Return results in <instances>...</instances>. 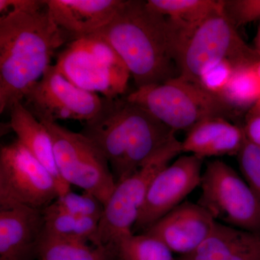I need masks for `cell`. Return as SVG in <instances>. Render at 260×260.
<instances>
[{
	"mask_svg": "<svg viewBox=\"0 0 260 260\" xmlns=\"http://www.w3.org/2000/svg\"><path fill=\"white\" fill-rule=\"evenodd\" d=\"M94 34L120 56L137 88L178 76L169 47L167 18L147 1L123 0L112 20Z\"/></svg>",
	"mask_w": 260,
	"mask_h": 260,
	"instance_id": "3957f363",
	"label": "cell"
},
{
	"mask_svg": "<svg viewBox=\"0 0 260 260\" xmlns=\"http://www.w3.org/2000/svg\"><path fill=\"white\" fill-rule=\"evenodd\" d=\"M80 133L102 150L116 184L176 138V132L126 97L108 99L100 115L84 124Z\"/></svg>",
	"mask_w": 260,
	"mask_h": 260,
	"instance_id": "7a4b0ae2",
	"label": "cell"
},
{
	"mask_svg": "<svg viewBox=\"0 0 260 260\" xmlns=\"http://www.w3.org/2000/svg\"><path fill=\"white\" fill-rule=\"evenodd\" d=\"M108 99L77 86L51 65L22 102L39 121L75 120L85 124L100 115Z\"/></svg>",
	"mask_w": 260,
	"mask_h": 260,
	"instance_id": "8fae6325",
	"label": "cell"
},
{
	"mask_svg": "<svg viewBox=\"0 0 260 260\" xmlns=\"http://www.w3.org/2000/svg\"><path fill=\"white\" fill-rule=\"evenodd\" d=\"M107 247L115 260H177L160 239L145 233L121 234Z\"/></svg>",
	"mask_w": 260,
	"mask_h": 260,
	"instance_id": "d6986e66",
	"label": "cell"
},
{
	"mask_svg": "<svg viewBox=\"0 0 260 260\" xmlns=\"http://www.w3.org/2000/svg\"><path fill=\"white\" fill-rule=\"evenodd\" d=\"M169 47L178 76L198 84L205 70L220 61L237 68L260 59L246 44L223 9L192 25H176L167 20Z\"/></svg>",
	"mask_w": 260,
	"mask_h": 260,
	"instance_id": "277c9868",
	"label": "cell"
},
{
	"mask_svg": "<svg viewBox=\"0 0 260 260\" xmlns=\"http://www.w3.org/2000/svg\"><path fill=\"white\" fill-rule=\"evenodd\" d=\"M254 46H255L254 49H255L257 54L260 56V24L257 32H256L255 39H254Z\"/></svg>",
	"mask_w": 260,
	"mask_h": 260,
	"instance_id": "4dcf8cb0",
	"label": "cell"
},
{
	"mask_svg": "<svg viewBox=\"0 0 260 260\" xmlns=\"http://www.w3.org/2000/svg\"><path fill=\"white\" fill-rule=\"evenodd\" d=\"M254 69L256 76H257L258 79H259L260 82V59L254 64Z\"/></svg>",
	"mask_w": 260,
	"mask_h": 260,
	"instance_id": "1f68e13d",
	"label": "cell"
},
{
	"mask_svg": "<svg viewBox=\"0 0 260 260\" xmlns=\"http://www.w3.org/2000/svg\"><path fill=\"white\" fill-rule=\"evenodd\" d=\"M243 127L246 139L260 148V116L246 119Z\"/></svg>",
	"mask_w": 260,
	"mask_h": 260,
	"instance_id": "f1b7e54d",
	"label": "cell"
},
{
	"mask_svg": "<svg viewBox=\"0 0 260 260\" xmlns=\"http://www.w3.org/2000/svg\"><path fill=\"white\" fill-rule=\"evenodd\" d=\"M44 229L42 237L55 239H73L77 218L62 211L51 203L43 209Z\"/></svg>",
	"mask_w": 260,
	"mask_h": 260,
	"instance_id": "cb8c5ba5",
	"label": "cell"
},
{
	"mask_svg": "<svg viewBox=\"0 0 260 260\" xmlns=\"http://www.w3.org/2000/svg\"><path fill=\"white\" fill-rule=\"evenodd\" d=\"M237 156L242 177L260 204V148L246 139Z\"/></svg>",
	"mask_w": 260,
	"mask_h": 260,
	"instance_id": "d4e9b609",
	"label": "cell"
},
{
	"mask_svg": "<svg viewBox=\"0 0 260 260\" xmlns=\"http://www.w3.org/2000/svg\"><path fill=\"white\" fill-rule=\"evenodd\" d=\"M44 223L43 210L27 206L0 209V260H20L36 250Z\"/></svg>",
	"mask_w": 260,
	"mask_h": 260,
	"instance_id": "9a60e30c",
	"label": "cell"
},
{
	"mask_svg": "<svg viewBox=\"0 0 260 260\" xmlns=\"http://www.w3.org/2000/svg\"><path fill=\"white\" fill-rule=\"evenodd\" d=\"M245 140L244 127L225 118H212L186 132L185 138L181 141V153L203 159L237 155Z\"/></svg>",
	"mask_w": 260,
	"mask_h": 260,
	"instance_id": "2e32d148",
	"label": "cell"
},
{
	"mask_svg": "<svg viewBox=\"0 0 260 260\" xmlns=\"http://www.w3.org/2000/svg\"><path fill=\"white\" fill-rule=\"evenodd\" d=\"M180 153L181 142L176 138L143 167L116 184L104 205L95 246L107 247L116 237L133 232L153 179Z\"/></svg>",
	"mask_w": 260,
	"mask_h": 260,
	"instance_id": "9c48e42d",
	"label": "cell"
},
{
	"mask_svg": "<svg viewBox=\"0 0 260 260\" xmlns=\"http://www.w3.org/2000/svg\"><path fill=\"white\" fill-rule=\"evenodd\" d=\"M198 203L218 223L260 232V204L242 176L226 162L207 164Z\"/></svg>",
	"mask_w": 260,
	"mask_h": 260,
	"instance_id": "ba28073f",
	"label": "cell"
},
{
	"mask_svg": "<svg viewBox=\"0 0 260 260\" xmlns=\"http://www.w3.org/2000/svg\"><path fill=\"white\" fill-rule=\"evenodd\" d=\"M215 223L212 215L201 205L185 201L143 233L158 238L173 253L183 256L203 244Z\"/></svg>",
	"mask_w": 260,
	"mask_h": 260,
	"instance_id": "4fadbf2b",
	"label": "cell"
},
{
	"mask_svg": "<svg viewBox=\"0 0 260 260\" xmlns=\"http://www.w3.org/2000/svg\"><path fill=\"white\" fill-rule=\"evenodd\" d=\"M36 251L41 260H115L106 246L91 247L73 239H55L41 236Z\"/></svg>",
	"mask_w": 260,
	"mask_h": 260,
	"instance_id": "ffe728a7",
	"label": "cell"
},
{
	"mask_svg": "<svg viewBox=\"0 0 260 260\" xmlns=\"http://www.w3.org/2000/svg\"><path fill=\"white\" fill-rule=\"evenodd\" d=\"M46 8V0H0V18L13 13L40 11Z\"/></svg>",
	"mask_w": 260,
	"mask_h": 260,
	"instance_id": "83f0119b",
	"label": "cell"
},
{
	"mask_svg": "<svg viewBox=\"0 0 260 260\" xmlns=\"http://www.w3.org/2000/svg\"><path fill=\"white\" fill-rule=\"evenodd\" d=\"M8 111L9 126L17 135V140L50 172L57 182L60 195L71 190L58 172L52 139L46 126L31 114L23 102L15 103Z\"/></svg>",
	"mask_w": 260,
	"mask_h": 260,
	"instance_id": "ac0fdd59",
	"label": "cell"
},
{
	"mask_svg": "<svg viewBox=\"0 0 260 260\" xmlns=\"http://www.w3.org/2000/svg\"><path fill=\"white\" fill-rule=\"evenodd\" d=\"M130 102L149 111L174 132H188L212 118L234 119L237 109L198 84L177 76L164 83L136 88L126 95Z\"/></svg>",
	"mask_w": 260,
	"mask_h": 260,
	"instance_id": "5b68a950",
	"label": "cell"
},
{
	"mask_svg": "<svg viewBox=\"0 0 260 260\" xmlns=\"http://www.w3.org/2000/svg\"><path fill=\"white\" fill-rule=\"evenodd\" d=\"M224 12L237 28L260 20V0H224Z\"/></svg>",
	"mask_w": 260,
	"mask_h": 260,
	"instance_id": "4316f807",
	"label": "cell"
},
{
	"mask_svg": "<svg viewBox=\"0 0 260 260\" xmlns=\"http://www.w3.org/2000/svg\"><path fill=\"white\" fill-rule=\"evenodd\" d=\"M178 260H260V232L216 222L203 244Z\"/></svg>",
	"mask_w": 260,
	"mask_h": 260,
	"instance_id": "e0dca14e",
	"label": "cell"
},
{
	"mask_svg": "<svg viewBox=\"0 0 260 260\" xmlns=\"http://www.w3.org/2000/svg\"><path fill=\"white\" fill-rule=\"evenodd\" d=\"M237 68V67L230 61H220L205 70L200 76L198 85L206 91L220 97Z\"/></svg>",
	"mask_w": 260,
	"mask_h": 260,
	"instance_id": "484cf974",
	"label": "cell"
},
{
	"mask_svg": "<svg viewBox=\"0 0 260 260\" xmlns=\"http://www.w3.org/2000/svg\"><path fill=\"white\" fill-rule=\"evenodd\" d=\"M203 160L186 154L162 169L150 184L133 232H145L200 186Z\"/></svg>",
	"mask_w": 260,
	"mask_h": 260,
	"instance_id": "7c38bea8",
	"label": "cell"
},
{
	"mask_svg": "<svg viewBox=\"0 0 260 260\" xmlns=\"http://www.w3.org/2000/svg\"><path fill=\"white\" fill-rule=\"evenodd\" d=\"M149 6L171 23L192 25L223 9L224 0H148Z\"/></svg>",
	"mask_w": 260,
	"mask_h": 260,
	"instance_id": "44dd1931",
	"label": "cell"
},
{
	"mask_svg": "<svg viewBox=\"0 0 260 260\" xmlns=\"http://www.w3.org/2000/svg\"><path fill=\"white\" fill-rule=\"evenodd\" d=\"M60 195L50 172L18 140L0 149V209L43 210Z\"/></svg>",
	"mask_w": 260,
	"mask_h": 260,
	"instance_id": "30bf717a",
	"label": "cell"
},
{
	"mask_svg": "<svg viewBox=\"0 0 260 260\" xmlns=\"http://www.w3.org/2000/svg\"><path fill=\"white\" fill-rule=\"evenodd\" d=\"M52 204L75 218L94 216L102 218L104 206L93 195L85 192L78 194L71 190L58 197Z\"/></svg>",
	"mask_w": 260,
	"mask_h": 260,
	"instance_id": "603a6c76",
	"label": "cell"
},
{
	"mask_svg": "<svg viewBox=\"0 0 260 260\" xmlns=\"http://www.w3.org/2000/svg\"><path fill=\"white\" fill-rule=\"evenodd\" d=\"M254 64L237 68L220 95L223 101L238 111L249 110L260 99V82L254 71Z\"/></svg>",
	"mask_w": 260,
	"mask_h": 260,
	"instance_id": "7402d4cb",
	"label": "cell"
},
{
	"mask_svg": "<svg viewBox=\"0 0 260 260\" xmlns=\"http://www.w3.org/2000/svg\"><path fill=\"white\" fill-rule=\"evenodd\" d=\"M54 145L56 167L61 179L93 195L107 204L115 189V179L107 159L91 140L58 122L42 121Z\"/></svg>",
	"mask_w": 260,
	"mask_h": 260,
	"instance_id": "52a82bcc",
	"label": "cell"
},
{
	"mask_svg": "<svg viewBox=\"0 0 260 260\" xmlns=\"http://www.w3.org/2000/svg\"><path fill=\"white\" fill-rule=\"evenodd\" d=\"M55 66L77 86L109 99L125 93L131 76L116 51L95 34L71 41Z\"/></svg>",
	"mask_w": 260,
	"mask_h": 260,
	"instance_id": "8992f818",
	"label": "cell"
},
{
	"mask_svg": "<svg viewBox=\"0 0 260 260\" xmlns=\"http://www.w3.org/2000/svg\"><path fill=\"white\" fill-rule=\"evenodd\" d=\"M68 38L47 8L0 18V114L23 102Z\"/></svg>",
	"mask_w": 260,
	"mask_h": 260,
	"instance_id": "6da1fadb",
	"label": "cell"
},
{
	"mask_svg": "<svg viewBox=\"0 0 260 260\" xmlns=\"http://www.w3.org/2000/svg\"><path fill=\"white\" fill-rule=\"evenodd\" d=\"M122 3L123 0H46L53 21L72 41L104 28Z\"/></svg>",
	"mask_w": 260,
	"mask_h": 260,
	"instance_id": "5bb4252c",
	"label": "cell"
},
{
	"mask_svg": "<svg viewBox=\"0 0 260 260\" xmlns=\"http://www.w3.org/2000/svg\"><path fill=\"white\" fill-rule=\"evenodd\" d=\"M256 116H260V99L248 110L246 119L256 117Z\"/></svg>",
	"mask_w": 260,
	"mask_h": 260,
	"instance_id": "f546056e",
	"label": "cell"
}]
</instances>
